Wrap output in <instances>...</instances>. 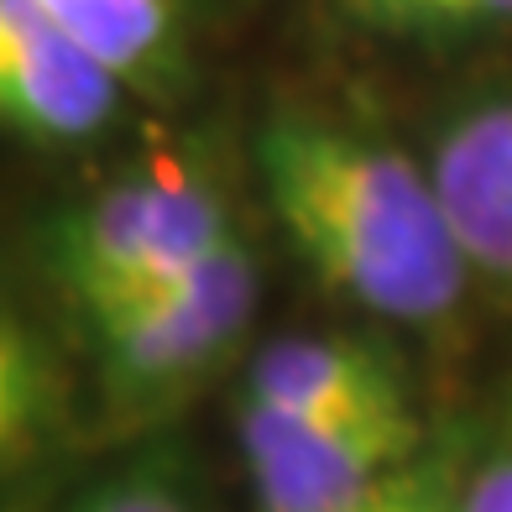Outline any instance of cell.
Returning <instances> with one entry per match:
<instances>
[{"mask_svg":"<svg viewBox=\"0 0 512 512\" xmlns=\"http://www.w3.org/2000/svg\"><path fill=\"white\" fill-rule=\"evenodd\" d=\"M267 204L330 293L392 324L455 314L471 256L434 173L314 110H283L256 131Z\"/></svg>","mask_w":512,"mask_h":512,"instance_id":"cell-1","label":"cell"},{"mask_svg":"<svg viewBox=\"0 0 512 512\" xmlns=\"http://www.w3.org/2000/svg\"><path fill=\"white\" fill-rule=\"evenodd\" d=\"M256 309V262L246 241H225L178 283L84 309L100 356L105 403L126 418L173 408L241 345Z\"/></svg>","mask_w":512,"mask_h":512,"instance_id":"cell-2","label":"cell"},{"mask_svg":"<svg viewBox=\"0 0 512 512\" xmlns=\"http://www.w3.org/2000/svg\"><path fill=\"white\" fill-rule=\"evenodd\" d=\"M236 241L225 199L189 173L110 183L53 225V272L79 309L178 283Z\"/></svg>","mask_w":512,"mask_h":512,"instance_id":"cell-3","label":"cell"},{"mask_svg":"<svg viewBox=\"0 0 512 512\" xmlns=\"http://www.w3.org/2000/svg\"><path fill=\"white\" fill-rule=\"evenodd\" d=\"M418 413L309 418L241 398V460L256 512H340L418 460Z\"/></svg>","mask_w":512,"mask_h":512,"instance_id":"cell-4","label":"cell"},{"mask_svg":"<svg viewBox=\"0 0 512 512\" xmlns=\"http://www.w3.org/2000/svg\"><path fill=\"white\" fill-rule=\"evenodd\" d=\"M126 79L84 53L32 0H0V126L42 147L84 142L115 121Z\"/></svg>","mask_w":512,"mask_h":512,"instance_id":"cell-5","label":"cell"},{"mask_svg":"<svg viewBox=\"0 0 512 512\" xmlns=\"http://www.w3.org/2000/svg\"><path fill=\"white\" fill-rule=\"evenodd\" d=\"M246 398L309 418H371L413 408L392 361L356 335L267 340L246 366Z\"/></svg>","mask_w":512,"mask_h":512,"instance_id":"cell-6","label":"cell"},{"mask_svg":"<svg viewBox=\"0 0 512 512\" xmlns=\"http://www.w3.org/2000/svg\"><path fill=\"white\" fill-rule=\"evenodd\" d=\"M429 173L471 267L512 288V100L465 110L439 136Z\"/></svg>","mask_w":512,"mask_h":512,"instance_id":"cell-7","label":"cell"},{"mask_svg":"<svg viewBox=\"0 0 512 512\" xmlns=\"http://www.w3.org/2000/svg\"><path fill=\"white\" fill-rule=\"evenodd\" d=\"M63 403V377L42 330L0 298V481L21 471Z\"/></svg>","mask_w":512,"mask_h":512,"instance_id":"cell-8","label":"cell"},{"mask_svg":"<svg viewBox=\"0 0 512 512\" xmlns=\"http://www.w3.org/2000/svg\"><path fill=\"white\" fill-rule=\"evenodd\" d=\"M32 6L53 16L84 53H95L126 84H142L168 63L173 48L168 0H32Z\"/></svg>","mask_w":512,"mask_h":512,"instance_id":"cell-9","label":"cell"},{"mask_svg":"<svg viewBox=\"0 0 512 512\" xmlns=\"http://www.w3.org/2000/svg\"><path fill=\"white\" fill-rule=\"evenodd\" d=\"M345 6L366 27L403 37H460L512 21V0H345Z\"/></svg>","mask_w":512,"mask_h":512,"instance_id":"cell-10","label":"cell"},{"mask_svg":"<svg viewBox=\"0 0 512 512\" xmlns=\"http://www.w3.org/2000/svg\"><path fill=\"white\" fill-rule=\"evenodd\" d=\"M460 492L445 460H408L392 481H382L371 497L340 507V512H460Z\"/></svg>","mask_w":512,"mask_h":512,"instance_id":"cell-11","label":"cell"},{"mask_svg":"<svg viewBox=\"0 0 512 512\" xmlns=\"http://www.w3.org/2000/svg\"><path fill=\"white\" fill-rule=\"evenodd\" d=\"M68 512H194V507L183 502V492L173 481H162L152 471H131L121 481L100 486V492L79 497Z\"/></svg>","mask_w":512,"mask_h":512,"instance_id":"cell-12","label":"cell"},{"mask_svg":"<svg viewBox=\"0 0 512 512\" xmlns=\"http://www.w3.org/2000/svg\"><path fill=\"white\" fill-rule=\"evenodd\" d=\"M460 512H512V455L481 465L460 492Z\"/></svg>","mask_w":512,"mask_h":512,"instance_id":"cell-13","label":"cell"}]
</instances>
